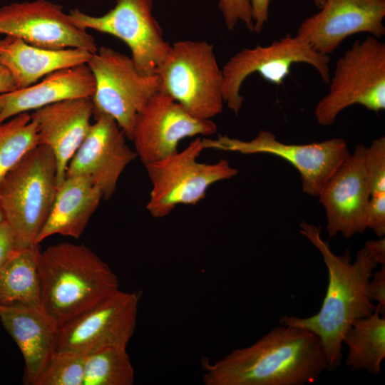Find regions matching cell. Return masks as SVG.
<instances>
[{
  "instance_id": "obj_16",
  "label": "cell",
  "mask_w": 385,
  "mask_h": 385,
  "mask_svg": "<svg viewBox=\"0 0 385 385\" xmlns=\"http://www.w3.org/2000/svg\"><path fill=\"white\" fill-rule=\"evenodd\" d=\"M93 117L95 123L71 159L66 177L90 178L103 199L109 200L121 174L138 155L127 144L125 135L113 118L106 114Z\"/></svg>"
},
{
  "instance_id": "obj_3",
  "label": "cell",
  "mask_w": 385,
  "mask_h": 385,
  "mask_svg": "<svg viewBox=\"0 0 385 385\" xmlns=\"http://www.w3.org/2000/svg\"><path fill=\"white\" fill-rule=\"evenodd\" d=\"M38 270L41 308L58 328L119 289L116 274L83 244L48 247Z\"/></svg>"
},
{
  "instance_id": "obj_13",
  "label": "cell",
  "mask_w": 385,
  "mask_h": 385,
  "mask_svg": "<svg viewBox=\"0 0 385 385\" xmlns=\"http://www.w3.org/2000/svg\"><path fill=\"white\" fill-rule=\"evenodd\" d=\"M217 131L211 119L190 115L167 94L158 91L138 113L131 140L143 165L165 158L178 152L179 142L195 135H210Z\"/></svg>"
},
{
  "instance_id": "obj_5",
  "label": "cell",
  "mask_w": 385,
  "mask_h": 385,
  "mask_svg": "<svg viewBox=\"0 0 385 385\" xmlns=\"http://www.w3.org/2000/svg\"><path fill=\"white\" fill-rule=\"evenodd\" d=\"M160 91L181 105L190 115L211 119L223 109V74L205 41H180L155 70Z\"/></svg>"
},
{
  "instance_id": "obj_15",
  "label": "cell",
  "mask_w": 385,
  "mask_h": 385,
  "mask_svg": "<svg viewBox=\"0 0 385 385\" xmlns=\"http://www.w3.org/2000/svg\"><path fill=\"white\" fill-rule=\"evenodd\" d=\"M320 9L300 24L297 35L321 53L329 56L353 34H385V0H324Z\"/></svg>"
},
{
  "instance_id": "obj_25",
  "label": "cell",
  "mask_w": 385,
  "mask_h": 385,
  "mask_svg": "<svg viewBox=\"0 0 385 385\" xmlns=\"http://www.w3.org/2000/svg\"><path fill=\"white\" fill-rule=\"evenodd\" d=\"M134 378L126 348H107L86 355L83 385H132Z\"/></svg>"
},
{
  "instance_id": "obj_14",
  "label": "cell",
  "mask_w": 385,
  "mask_h": 385,
  "mask_svg": "<svg viewBox=\"0 0 385 385\" xmlns=\"http://www.w3.org/2000/svg\"><path fill=\"white\" fill-rule=\"evenodd\" d=\"M0 34L45 48H76L92 53L93 36L77 26L61 5L48 0L14 2L0 8Z\"/></svg>"
},
{
  "instance_id": "obj_11",
  "label": "cell",
  "mask_w": 385,
  "mask_h": 385,
  "mask_svg": "<svg viewBox=\"0 0 385 385\" xmlns=\"http://www.w3.org/2000/svg\"><path fill=\"white\" fill-rule=\"evenodd\" d=\"M140 294L116 290L57 329L55 351L87 355L126 348L135 329Z\"/></svg>"
},
{
  "instance_id": "obj_29",
  "label": "cell",
  "mask_w": 385,
  "mask_h": 385,
  "mask_svg": "<svg viewBox=\"0 0 385 385\" xmlns=\"http://www.w3.org/2000/svg\"><path fill=\"white\" fill-rule=\"evenodd\" d=\"M218 8L227 29L233 30L241 22L250 31H253L254 22L249 0H218Z\"/></svg>"
},
{
  "instance_id": "obj_6",
  "label": "cell",
  "mask_w": 385,
  "mask_h": 385,
  "mask_svg": "<svg viewBox=\"0 0 385 385\" xmlns=\"http://www.w3.org/2000/svg\"><path fill=\"white\" fill-rule=\"evenodd\" d=\"M327 93L314 110L317 123L332 125L345 108L359 104L369 111L385 109V43L369 36L356 41L337 61Z\"/></svg>"
},
{
  "instance_id": "obj_17",
  "label": "cell",
  "mask_w": 385,
  "mask_h": 385,
  "mask_svg": "<svg viewBox=\"0 0 385 385\" xmlns=\"http://www.w3.org/2000/svg\"><path fill=\"white\" fill-rule=\"evenodd\" d=\"M364 148L357 145L317 195L325 210L329 237L341 233L349 238L367 229L366 211L371 192L364 167Z\"/></svg>"
},
{
  "instance_id": "obj_21",
  "label": "cell",
  "mask_w": 385,
  "mask_h": 385,
  "mask_svg": "<svg viewBox=\"0 0 385 385\" xmlns=\"http://www.w3.org/2000/svg\"><path fill=\"white\" fill-rule=\"evenodd\" d=\"M102 199V192L90 178L66 176L57 188L51 211L36 242L53 235L78 239Z\"/></svg>"
},
{
  "instance_id": "obj_34",
  "label": "cell",
  "mask_w": 385,
  "mask_h": 385,
  "mask_svg": "<svg viewBox=\"0 0 385 385\" xmlns=\"http://www.w3.org/2000/svg\"><path fill=\"white\" fill-rule=\"evenodd\" d=\"M377 264H385V238L368 240L364 246Z\"/></svg>"
},
{
  "instance_id": "obj_27",
  "label": "cell",
  "mask_w": 385,
  "mask_h": 385,
  "mask_svg": "<svg viewBox=\"0 0 385 385\" xmlns=\"http://www.w3.org/2000/svg\"><path fill=\"white\" fill-rule=\"evenodd\" d=\"M86 355L54 351L34 385H83Z\"/></svg>"
},
{
  "instance_id": "obj_18",
  "label": "cell",
  "mask_w": 385,
  "mask_h": 385,
  "mask_svg": "<svg viewBox=\"0 0 385 385\" xmlns=\"http://www.w3.org/2000/svg\"><path fill=\"white\" fill-rule=\"evenodd\" d=\"M30 114L36 125L38 144L48 146L55 155L58 186L91 125L92 99H68L34 110Z\"/></svg>"
},
{
  "instance_id": "obj_1",
  "label": "cell",
  "mask_w": 385,
  "mask_h": 385,
  "mask_svg": "<svg viewBox=\"0 0 385 385\" xmlns=\"http://www.w3.org/2000/svg\"><path fill=\"white\" fill-rule=\"evenodd\" d=\"M202 365L205 385H304L327 369L318 336L281 324L252 345Z\"/></svg>"
},
{
  "instance_id": "obj_20",
  "label": "cell",
  "mask_w": 385,
  "mask_h": 385,
  "mask_svg": "<svg viewBox=\"0 0 385 385\" xmlns=\"http://www.w3.org/2000/svg\"><path fill=\"white\" fill-rule=\"evenodd\" d=\"M94 91V77L87 63L56 71L29 86L0 94V123L55 103L91 98Z\"/></svg>"
},
{
  "instance_id": "obj_24",
  "label": "cell",
  "mask_w": 385,
  "mask_h": 385,
  "mask_svg": "<svg viewBox=\"0 0 385 385\" xmlns=\"http://www.w3.org/2000/svg\"><path fill=\"white\" fill-rule=\"evenodd\" d=\"M343 344L349 349L346 359L348 367L380 374L385 357V318L378 305L371 314L352 323L343 337Z\"/></svg>"
},
{
  "instance_id": "obj_22",
  "label": "cell",
  "mask_w": 385,
  "mask_h": 385,
  "mask_svg": "<svg viewBox=\"0 0 385 385\" xmlns=\"http://www.w3.org/2000/svg\"><path fill=\"white\" fill-rule=\"evenodd\" d=\"M91 55L86 50L76 48H41L8 36L0 47V65L9 71L16 88H22L56 71L86 64Z\"/></svg>"
},
{
  "instance_id": "obj_9",
  "label": "cell",
  "mask_w": 385,
  "mask_h": 385,
  "mask_svg": "<svg viewBox=\"0 0 385 385\" xmlns=\"http://www.w3.org/2000/svg\"><path fill=\"white\" fill-rule=\"evenodd\" d=\"M329 60V55L316 51L297 34H287L266 46L243 48L233 55L222 69L224 103L237 115L244 99L240 94L241 86L250 75L257 73L267 81L280 85L292 65L297 63L314 67L324 82L328 83L331 77Z\"/></svg>"
},
{
  "instance_id": "obj_26",
  "label": "cell",
  "mask_w": 385,
  "mask_h": 385,
  "mask_svg": "<svg viewBox=\"0 0 385 385\" xmlns=\"http://www.w3.org/2000/svg\"><path fill=\"white\" fill-rule=\"evenodd\" d=\"M38 145L36 123L30 112L0 123V181L32 148Z\"/></svg>"
},
{
  "instance_id": "obj_33",
  "label": "cell",
  "mask_w": 385,
  "mask_h": 385,
  "mask_svg": "<svg viewBox=\"0 0 385 385\" xmlns=\"http://www.w3.org/2000/svg\"><path fill=\"white\" fill-rule=\"evenodd\" d=\"M251 7L252 17L254 22L253 32H262L265 23L268 20L269 6L271 0H249ZM324 0H314L318 7H321Z\"/></svg>"
},
{
  "instance_id": "obj_19",
  "label": "cell",
  "mask_w": 385,
  "mask_h": 385,
  "mask_svg": "<svg viewBox=\"0 0 385 385\" xmlns=\"http://www.w3.org/2000/svg\"><path fill=\"white\" fill-rule=\"evenodd\" d=\"M0 321L24 357V382L34 385L55 351L57 326L41 307L21 304H0Z\"/></svg>"
},
{
  "instance_id": "obj_28",
  "label": "cell",
  "mask_w": 385,
  "mask_h": 385,
  "mask_svg": "<svg viewBox=\"0 0 385 385\" xmlns=\"http://www.w3.org/2000/svg\"><path fill=\"white\" fill-rule=\"evenodd\" d=\"M364 167L371 195L385 192V137L364 148Z\"/></svg>"
},
{
  "instance_id": "obj_10",
  "label": "cell",
  "mask_w": 385,
  "mask_h": 385,
  "mask_svg": "<svg viewBox=\"0 0 385 385\" xmlns=\"http://www.w3.org/2000/svg\"><path fill=\"white\" fill-rule=\"evenodd\" d=\"M153 0H115V6L103 15L87 14L78 9L68 15L78 27L112 35L130 48L131 58L142 73H155L169 53L163 30L153 15Z\"/></svg>"
},
{
  "instance_id": "obj_2",
  "label": "cell",
  "mask_w": 385,
  "mask_h": 385,
  "mask_svg": "<svg viewBox=\"0 0 385 385\" xmlns=\"http://www.w3.org/2000/svg\"><path fill=\"white\" fill-rule=\"evenodd\" d=\"M300 232L321 253L328 272L327 292L319 311L307 318L284 315L279 324L308 329L320 339L327 369L341 365L343 337L357 319L371 314L377 305L371 299L368 284L377 263L363 247L352 262L349 250L335 255L322 237L320 228L302 222Z\"/></svg>"
},
{
  "instance_id": "obj_23",
  "label": "cell",
  "mask_w": 385,
  "mask_h": 385,
  "mask_svg": "<svg viewBox=\"0 0 385 385\" xmlns=\"http://www.w3.org/2000/svg\"><path fill=\"white\" fill-rule=\"evenodd\" d=\"M38 245L16 250L0 269V304L41 307Z\"/></svg>"
},
{
  "instance_id": "obj_31",
  "label": "cell",
  "mask_w": 385,
  "mask_h": 385,
  "mask_svg": "<svg viewBox=\"0 0 385 385\" xmlns=\"http://www.w3.org/2000/svg\"><path fill=\"white\" fill-rule=\"evenodd\" d=\"M371 299L379 307L380 313L385 314V267L373 272L368 284Z\"/></svg>"
},
{
  "instance_id": "obj_12",
  "label": "cell",
  "mask_w": 385,
  "mask_h": 385,
  "mask_svg": "<svg viewBox=\"0 0 385 385\" xmlns=\"http://www.w3.org/2000/svg\"><path fill=\"white\" fill-rule=\"evenodd\" d=\"M205 149L237 152L242 154L267 153L291 163L300 173L304 192L317 196L332 174L349 155L346 143L334 138L307 144H287L275 135L261 130L253 139L242 140L227 135L202 139Z\"/></svg>"
},
{
  "instance_id": "obj_37",
  "label": "cell",
  "mask_w": 385,
  "mask_h": 385,
  "mask_svg": "<svg viewBox=\"0 0 385 385\" xmlns=\"http://www.w3.org/2000/svg\"><path fill=\"white\" fill-rule=\"evenodd\" d=\"M8 39V36H6L5 38H2V39H0V47L4 44L6 43V41H7Z\"/></svg>"
},
{
  "instance_id": "obj_4",
  "label": "cell",
  "mask_w": 385,
  "mask_h": 385,
  "mask_svg": "<svg viewBox=\"0 0 385 385\" xmlns=\"http://www.w3.org/2000/svg\"><path fill=\"white\" fill-rule=\"evenodd\" d=\"M57 188L55 155L42 144L30 150L0 181V207L19 249L38 244Z\"/></svg>"
},
{
  "instance_id": "obj_7",
  "label": "cell",
  "mask_w": 385,
  "mask_h": 385,
  "mask_svg": "<svg viewBox=\"0 0 385 385\" xmlns=\"http://www.w3.org/2000/svg\"><path fill=\"white\" fill-rule=\"evenodd\" d=\"M203 150L202 139L197 138L182 151L144 165L151 183L146 208L152 217H164L180 205L197 204L212 184L238 173L225 159L198 162Z\"/></svg>"
},
{
  "instance_id": "obj_35",
  "label": "cell",
  "mask_w": 385,
  "mask_h": 385,
  "mask_svg": "<svg viewBox=\"0 0 385 385\" xmlns=\"http://www.w3.org/2000/svg\"><path fill=\"white\" fill-rule=\"evenodd\" d=\"M16 89L14 79L9 71L0 65V94Z\"/></svg>"
},
{
  "instance_id": "obj_30",
  "label": "cell",
  "mask_w": 385,
  "mask_h": 385,
  "mask_svg": "<svg viewBox=\"0 0 385 385\" xmlns=\"http://www.w3.org/2000/svg\"><path fill=\"white\" fill-rule=\"evenodd\" d=\"M366 227L379 237L385 235V192L371 195L366 211Z\"/></svg>"
},
{
  "instance_id": "obj_32",
  "label": "cell",
  "mask_w": 385,
  "mask_h": 385,
  "mask_svg": "<svg viewBox=\"0 0 385 385\" xmlns=\"http://www.w3.org/2000/svg\"><path fill=\"white\" fill-rule=\"evenodd\" d=\"M18 249L15 235L9 224L4 221L0 226V269Z\"/></svg>"
},
{
  "instance_id": "obj_36",
  "label": "cell",
  "mask_w": 385,
  "mask_h": 385,
  "mask_svg": "<svg viewBox=\"0 0 385 385\" xmlns=\"http://www.w3.org/2000/svg\"><path fill=\"white\" fill-rule=\"evenodd\" d=\"M5 221V217H4V213H3V211L0 207V226L1 225V224Z\"/></svg>"
},
{
  "instance_id": "obj_8",
  "label": "cell",
  "mask_w": 385,
  "mask_h": 385,
  "mask_svg": "<svg viewBox=\"0 0 385 385\" xmlns=\"http://www.w3.org/2000/svg\"><path fill=\"white\" fill-rule=\"evenodd\" d=\"M87 65L95 80L93 116H111L131 140L138 113L160 91L159 76L140 73L131 57L107 46L92 53Z\"/></svg>"
}]
</instances>
